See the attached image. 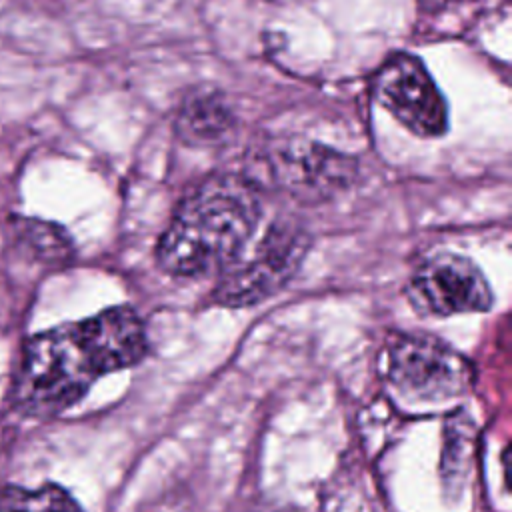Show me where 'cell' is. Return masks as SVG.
Segmentation results:
<instances>
[{"mask_svg":"<svg viewBox=\"0 0 512 512\" xmlns=\"http://www.w3.org/2000/svg\"><path fill=\"white\" fill-rule=\"evenodd\" d=\"M144 354V324L128 306L50 328L24 346L16 404L26 414H56L80 400L96 378L134 366Z\"/></svg>","mask_w":512,"mask_h":512,"instance_id":"cell-1","label":"cell"},{"mask_svg":"<svg viewBox=\"0 0 512 512\" xmlns=\"http://www.w3.org/2000/svg\"><path fill=\"white\" fill-rule=\"evenodd\" d=\"M388 388L412 404H444L462 398L474 382V368L460 352L426 334H396L380 354Z\"/></svg>","mask_w":512,"mask_h":512,"instance_id":"cell-3","label":"cell"},{"mask_svg":"<svg viewBox=\"0 0 512 512\" xmlns=\"http://www.w3.org/2000/svg\"><path fill=\"white\" fill-rule=\"evenodd\" d=\"M0 512H84L80 504L60 486L40 488L6 486L0 490Z\"/></svg>","mask_w":512,"mask_h":512,"instance_id":"cell-9","label":"cell"},{"mask_svg":"<svg viewBox=\"0 0 512 512\" xmlns=\"http://www.w3.org/2000/svg\"><path fill=\"white\" fill-rule=\"evenodd\" d=\"M234 128L230 108L214 94H196L178 112L176 132L182 140L198 146L224 142Z\"/></svg>","mask_w":512,"mask_h":512,"instance_id":"cell-8","label":"cell"},{"mask_svg":"<svg viewBox=\"0 0 512 512\" xmlns=\"http://www.w3.org/2000/svg\"><path fill=\"white\" fill-rule=\"evenodd\" d=\"M264 168L276 188L302 202H320L340 194L358 170L354 158L302 138L270 144L264 152Z\"/></svg>","mask_w":512,"mask_h":512,"instance_id":"cell-4","label":"cell"},{"mask_svg":"<svg viewBox=\"0 0 512 512\" xmlns=\"http://www.w3.org/2000/svg\"><path fill=\"white\" fill-rule=\"evenodd\" d=\"M262 214L256 184L238 174L204 180L176 208L158 242V264L178 278L224 272L252 238Z\"/></svg>","mask_w":512,"mask_h":512,"instance_id":"cell-2","label":"cell"},{"mask_svg":"<svg viewBox=\"0 0 512 512\" xmlns=\"http://www.w3.org/2000/svg\"><path fill=\"white\" fill-rule=\"evenodd\" d=\"M406 294L414 310L432 316L486 312L494 302L480 268L452 252L428 256L412 272Z\"/></svg>","mask_w":512,"mask_h":512,"instance_id":"cell-7","label":"cell"},{"mask_svg":"<svg viewBox=\"0 0 512 512\" xmlns=\"http://www.w3.org/2000/svg\"><path fill=\"white\" fill-rule=\"evenodd\" d=\"M308 250V236L292 224L270 228L256 256L246 264H232L222 272L214 288V300L222 306H252L278 292L298 270Z\"/></svg>","mask_w":512,"mask_h":512,"instance_id":"cell-5","label":"cell"},{"mask_svg":"<svg viewBox=\"0 0 512 512\" xmlns=\"http://www.w3.org/2000/svg\"><path fill=\"white\" fill-rule=\"evenodd\" d=\"M442 2H456V0H442Z\"/></svg>","mask_w":512,"mask_h":512,"instance_id":"cell-10","label":"cell"},{"mask_svg":"<svg viewBox=\"0 0 512 512\" xmlns=\"http://www.w3.org/2000/svg\"><path fill=\"white\" fill-rule=\"evenodd\" d=\"M374 96L406 130L422 138L442 136L448 128L444 96L420 58L390 56L374 76Z\"/></svg>","mask_w":512,"mask_h":512,"instance_id":"cell-6","label":"cell"}]
</instances>
